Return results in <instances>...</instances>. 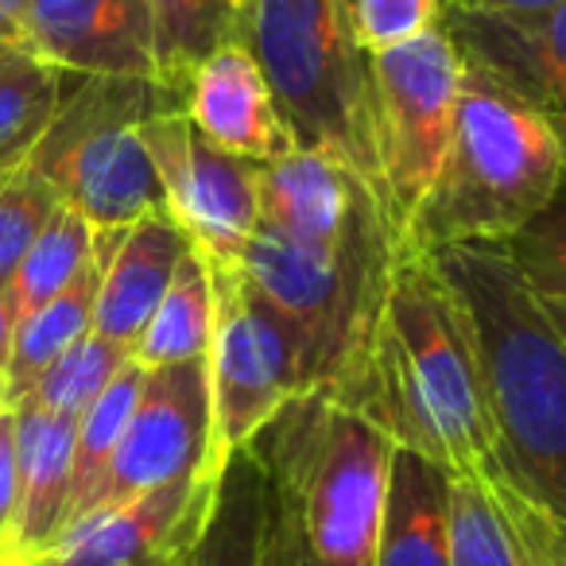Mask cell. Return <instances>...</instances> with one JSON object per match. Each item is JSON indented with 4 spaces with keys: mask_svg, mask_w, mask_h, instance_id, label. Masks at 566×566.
Listing matches in <instances>:
<instances>
[{
    "mask_svg": "<svg viewBox=\"0 0 566 566\" xmlns=\"http://www.w3.org/2000/svg\"><path fill=\"white\" fill-rule=\"evenodd\" d=\"M349 408L450 478L493 481L501 458L462 311L431 252L400 249Z\"/></svg>",
    "mask_w": 566,
    "mask_h": 566,
    "instance_id": "cell-1",
    "label": "cell"
},
{
    "mask_svg": "<svg viewBox=\"0 0 566 566\" xmlns=\"http://www.w3.org/2000/svg\"><path fill=\"white\" fill-rule=\"evenodd\" d=\"M462 311L509 481L566 520V338L501 244L431 252Z\"/></svg>",
    "mask_w": 566,
    "mask_h": 566,
    "instance_id": "cell-2",
    "label": "cell"
},
{
    "mask_svg": "<svg viewBox=\"0 0 566 566\" xmlns=\"http://www.w3.org/2000/svg\"><path fill=\"white\" fill-rule=\"evenodd\" d=\"M566 182L551 128L485 74H462L439 175L416 210L403 249L442 252L509 244Z\"/></svg>",
    "mask_w": 566,
    "mask_h": 566,
    "instance_id": "cell-3",
    "label": "cell"
},
{
    "mask_svg": "<svg viewBox=\"0 0 566 566\" xmlns=\"http://www.w3.org/2000/svg\"><path fill=\"white\" fill-rule=\"evenodd\" d=\"M244 450L295 509L323 566H377L396 442L326 392L292 400Z\"/></svg>",
    "mask_w": 566,
    "mask_h": 566,
    "instance_id": "cell-4",
    "label": "cell"
},
{
    "mask_svg": "<svg viewBox=\"0 0 566 566\" xmlns=\"http://www.w3.org/2000/svg\"><path fill=\"white\" fill-rule=\"evenodd\" d=\"M237 43L264 71L295 148L342 159L385 202L369 59L357 51L338 0H244Z\"/></svg>",
    "mask_w": 566,
    "mask_h": 566,
    "instance_id": "cell-5",
    "label": "cell"
},
{
    "mask_svg": "<svg viewBox=\"0 0 566 566\" xmlns=\"http://www.w3.org/2000/svg\"><path fill=\"white\" fill-rule=\"evenodd\" d=\"M400 249L396 233H377L315 256L264 226L244 244L237 264L300 338L307 392L354 400Z\"/></svg>",
    "mask_w": 566,
    "mask_h": 566,
    "instance_id": "cell-6",
    "label": "cell"
},
{
    "mask_svg": "<svg viewBox=\"0 0 566 566\" xmlns=\"http://www.w3.org/2000/svg\"><path fill=\"white\" fill-rule=\"evenodd\" d=\"M156 113H182V97L159 82L78 78L28 167L94 229H125L148 213H167L140 140V120Z\"/></svg>",
    "mask_w": 566,
    "mask_h": 566,
    "instance_id": "cell-7",
    "label": "cell"
},
{
    "mask_svg": "<svg viewBox=\"0 0 566 566\" xmlns=\"http://www.w3.org/2000/svg\"><path fill=\"white\" fill-rule=\"evenodd\" d=\"M213 338L206 354L213 462L226 465L292 400L307 392L300 338L241 264H210Z\"/></svg>",
    "mask_w": 566,
    "mask_h": 566,
    "instance_id": "cell-8",
    "label": "cell"
},
{
    "mask_svg": "<svg viewBox=\"0 0 566 566\" xmlns=\"http://www.w3.org/2000/svg\"><path fill=\"white\" fill-rule=\"evenodd\" d=\"M369 74L385 210L400 244H408L411 218L423 206L447 151L465 63L439 24L403 48L369 59Z\"/></svg>",
    "mask_w": 566,
    "mask_h": 566,
    "instance_id": "cell-9",
    "label": "cell"
},
{
    "mask_svg": "<svg viewBox=\"0 0 566 566\" xmlns=\"http://www.w3.org/2000/svg\"><path fill=\"white\" fill-rule=\"evenodd\" d=\"M140 140L164 187L167 218L210 264H237L260 226V167L210 144L187 113L144 117Z\"/></svg>",
    "mask_w": 566,
    "mask_h": 566,
    "instance_id": "cell-10",
    "label": "cell"
},
{
    "mask_svg": "<svg viewBox=\"0 0 566 566\" xmlns=\"http://www.w3.org/2000/svg\"><path fill=\"white\" fill-rule=\"evenodd\" d=\"M206 470H226L213 462V403L206 357L167 365V369H148L117 454L82 516L117 509L133 496Z\"/></svg>",
    "mask_w": 566,
    "mask_h": 566,
    "instance_id": "cell-11",
    "label": "cell"
},
{
    "mask_svg": "<svg viewBox=\"0 0 566 566\" xmlns=\"http://www.w3.org/2000/svg\"><path fill=\"white\" fill-rule=\"evenodd\" d=\"M221 470L179 478L71 524L32 566H182L210 520Z\"/></svg>",
    "mask_w": 566,
    "mask_h": 566,
    "instance_id": "cell-12",
    "label": "cell"
},
{
    "mask_svg": "<svg viewBox=\"0 0 566 566\" xmlns=\"http://www.w3.org/2000/svg\"><path fill=\"white\" fill-rule=\"evenodd\" d=\"M256 198L260 226L315 256H334L365 237L396 233L377 190L326 151L295 148L260 164Z\"/></svg>",
    "mask_w": 566,
    "mask_h": 566,
    "instance_id": "cell-13",
    "label": "cell"
},
{
    "mask_svg": "<svg viewBox=\"0 0 566 566\" xmlns=\"http://www.w3.org/2000/svg\"><path fill=\"white\" fill-rule=\"evenodd\" d=\"M439 24L462 63L527 105L566 156V4L543 12H462L442 4Z\"/></svg>",
    "mask_w": 566,
    "mask_h": 566,
    "instance_id": "cell-14",
    "label": "cell"
},
{
    "mask_svg": "<svg viewBox=\"0 0 566 566\" xmlns=\"http://www.w3.org/2000/svg\"><path fill=\"white\" fill-rule=\"evenodd\" d=\"M24 43L74 78L159 82L144 0H28Z\"/></svg>",
    "mask_w": 566,
    "mask_h": 566,
    "instance_id": "cell-15",
    "label": "cell"
},
{
    "mask_svg": "<svg viewBox=\"0 0 566 566\" xmlns=\"http://www.w3.org/2000/svg\"><path fill=\"white\" fill-rule=\"evenodd\" d=\"M182 113L210 144L256 167L295 151L264 71L237 40L190 74Z\"/></svg>",
    "mask_w": 566,
    "mask_h": 566,
    "instance_id": "cell-16",
    "label": "cell"
},
{
    "mask_svg": "<svg viewBox=\"0 0 566 566\" xmlns=\"http://www.w3.org/2000/svg\"><path fill=\"white\" fill-rule=\"evenodd\" d=\"M187 252V233L167 213H148L125 229H97V256H102V287L94 307L97 338L133 349Z\"/></svg>",
    "mask_w": 566,
    "mask_h": 566,
    "instance_id": "cell-17",
    "label": "cell"
},
{
    "mask_svg": "<svg viewBox=\"0 0 566 566\" xmlns=\"http://www.w3.org/2000/svg\"><path fill=\"white\" fill-rule=\"evenodd\" d=\"M12 411H17L20 512L17 532H12V551L4 563H32L66 527L78 419L43 411L32 400L12 403Z\"/></svg>",
    "mask_w": 566,
    "mask_h": 566,
    "instance_id": "cell-18",
    "label": "cell"
},
{
    "mask_svg": "<svg viewBox=\"0 0 566 566\" xmlns=\"http://www.w3.org/2000/svg\"><path fill=\"white\" fill-rule=\"evenodd\" d=\"M450 473L416 450H392L377 566H450Z\"/></svg>",
    "mask_w": 566,
    "mask_h": 566,
    "instance_id": "cell-19",
    "label": "cell"
},
{
    "mask_svg": "<svg viewBox=\"0 0 566 566\" xmlns=\"http://www.w3.org/2000/svg\"><path fill=\"white\" fill-rule=\"evenodd\" d=\"M213 338V280L210 260L190 244L171 275V287L151 311L148 326L133 346V361L140 369H167V365L202 361Z\"/></svg>",
    "mask_w": 566,
    "mask_h": 566,
    "instance_id": "cell-20",
    "label": "cell"
},
{
    "mask_svg": "<svg viewBox=\"0 0 566 566\" xmlns=\"http://www.w3.org/2000/svg\"><path fill=\"white\" fill-rule=\"evenodd\" d=\"M74 82V74L43 63L32 51L9 48L0 55V182L28 167Z\"/></svg>",
    "mask_w": 566,
    "mask_h": 566,
    "instance_id": "cell-21",
    "label": "cell"
},
{
    "mask_svg": "<svg viewBox=\"0 0 566 566\" xmlns=\"http://www.w3.org/2000/svg\"><path fill=\"white\" fill-rule=\"evenodd\" d=\"M97 287H102V256H97V237H94V260L78 280L48 300L40 311L20 318L17 338H12L9 357V392L12 403L24 400L35 388V380L86 334H94V307H97Z\"/></svg>",
    "mask_w": 566,
    "mask_h": 566,
    "instance_id": "cell-22",
    "label": "cell"
},
{
    "mask_svg": "<svg viewBox=\"0 0 566 566\" xmlns=\"http://www.w3.org/2000/svg\"><path fill=\"white\" fill-rule=\"evenodd\" d=\"M159 86L187 97V82L218 48L237 40L244 0H144Z\"/></svg>",
    "mask_w": 566,
    "mask_h": 566,
    "instance_id": "cell-23",
    "label": "cell"
},
{
    "mask_svg": "<svg viewBox=\"0 0 566 566\" xmlns=\"http://www.w3.org/2000/svg\"><path fill=\"white\" fill-rule=\"evenodd\" d=\"M260 527H264V470L252 450H237L221 470L218 496L190 566H260Z\"/></svg>",
    "mask_w": 566,
    "mask_h": 566,
    "instance_id": "cell-24",
    "label": "cell"
},
{
    "mask_svg": "<svg viewBox=\"0 0 566 566\" xmlns=\"http://www.w3.org/2000/svg\"><path fill=\"white\" fill-rule=\"evenodd\" d=\"M94 237L97 229L78 210H71V206H59L51 213L48 226L40 229V237L24 252V260H20L17 275L9 283L17 318H28L32 311H40L43 303L55 300L59 292H66L86 272L90 260H94Z\"/></svg>",
    "mask_w": 566,
    "mask_h": 566,
    "instance_id": "cell-25",
    "label": "cell"
},
{
    "mask_svg": "<svg viewBox=\"0 0 566 566\" xmlns=\"http://www.w3.org/2000/svg\"><path fill=\"white\" fill-rule=\"evenodd\" d=\"M144 377H148V369H140L136 361H128L125 369L109 380V388H105V392L78 416L66 527L86 512L90 496H94L97 485H102L105 470H109L113 454H117V447H120V434H125L128 419H133L136 400H140V392H144Z\"/></svg>",
    "mask_w": 566,
    "mask_h": 566,
    "instance_id": "cell-26",
    "label": "cell"
},
{
    "mask_svg": "<svg viewBox=\"0 0 566 566\" xmlns=\"http://www.w3.org/2000/svg\"><path fill=\"white\" fill-rule=\"evenodd\" d=\"M128 361H133V349L97 338V334H86V338L74 342V346L35 380V388L24 400L40 403L43 411H55V416L78 419L82 411L109 388V380L117 377Z\"/></svg>",
    "mask_w": 566,
    "mask_h": 566,
    "instance_id": "cell-27",
    "label": "cell"
},
{
    "mask_svg": "<svg viewBox=\"0 0 566 566\" xmlns=\"http://www.w3.org/2000/svg\"><path fill=\"white\" fill-rule=\"evenodd\" d=\"M450 566H524L509 520L489 489L473 478H450Z\"/></svg>",
    "mask_w": 566,
    "mask_h": 566,
    "instance_id": "cell-28",
    "label": "cell"
},
{
    "mask_svg": "<svg viewBox=\"0 0 566 566\" xmlns=\"http://www.w3.org/2000/svg\"><path fill=\"white\" fill-rule=\"evenodd\" d=\"M59 206L63 198L32 167H20L17 175L0 182V287L12 283L24 252L32 249V241Z\"/></svg>",
    "mask_w": 566,
    "mask_h": 566,
    "instance_id": "cell-29",
    "label": "cell"
},
{
    "mask_svg": "<svg viewBox=\"0 0 566 566\" xmlns=\"http://www.w3.org/2000/svg\"><path fill=\"white\" fill-rule=\"evenodd\" d=\"M539 300L566 303V182L509 244H501Z\"/></svg>",
    "mask_w": 566,
    "mask_h": 566,
    "instance_id": "cell-30",
    "label": "cell"
},
{
    "mask_svg": "<svg viewBox=\"0 0 566 566\" xmlns=\"http://www.w3.org/2000/svg\"><path fill=\"white\" fill-rule=\"evenodd\" d=\"M338 12L365 59L419 40L439 28L442 0H338Z\"/></svg>",
    "mask_w": 566,
    "mask_h": 566,
    "instance_id": "cell-31",
    "label": "cell"
},
{
    "mask_svg": "<svg viewBox=\"0 0 566 566\" xmlns=\"http://www.w3.org/2000/svg\"><path fill=\"white\" fill-rule=\"evenodd\" d=\"M481 485L489 489L501 516L509 520L524 566H566V520L551 516L547 509L527 501L509 481V473H501L493 481H481Z\"/></svg>",
    "mask_w": 566,
    "mask_h": 566,
    "instance_id": "cell-32",
    "label": "cell"
},
{
    "mask_svg": "<svg viewBox=\"0 0 566 566\" xmlns=\"http://www.w3.org/2000/svg\"><path fill=\"white\" fill-rule=\"evenodd\" d=\"M260 566H323L311 555L292 501L264 478V527H260Z\"/></svg>",
    "mask_w": 566,
    "mask_h": 566,
    "instance_id": "cell-33",
    "label": "cell"
},
{
    "mask_svg": "<svg viewBox=\"0 0 566 566\" xmlns=\"http://www.w3.org/2000/svg\"><path fill=\"white\" fill-rule=\"evenodd\" d=\"M20 512V458H17V411H0V563L12 551Z\"/></svg>",
    "mask_w": 566,
    "mask_h": 566,
    "instance_id": "cell-34",
    "label": "cell"
},
{
    "mask_svg": "<svg viewBox=\"0 0 566 566\" xmlns=\"http://www.w3.org/2000/svg\"><path fill=\"white\" fill-rule=\"evenodd\" d=\"M442 4L462 12H543L566 0H442Z\"/></svg>",
    "mask_w": 566,
    "mask_h": 566,
    "instance_id": "cell-35",
    "label": "cell"
},
{
    "mask_svg": "<svg viewBox=\"0 0 566 566\" xmlns=\"http://www.w3.org/2000/svg\"><path fill=\"white\" fill-rule=\"evenodd\" d=\"M24 28H28V0H0V48L28 51Z\"/></svg>",
    "mask_w": 566,
    "mask_h": 566,
    "instance_id": "cell-36",
    "label": "cell"
},
{
    "mask_svg": "<svg viewBox=\"0 0 566 566\" xmlns=\"http://www.w3.org/2000/svg\"><path fill=\"white\" fill-rule=\"evenodd\" d=\"M17 303H12L9 287H0V365L9 369V357H12V338H17Z\"/></svg>",
    "mask_w": 566,
    "mask_h": 566,
    "instance_id": "cell-37",
    "label": "cell"
},
{
    "mask_svg": "<svg viewBox=\"0 0 566 566\" xmlns=\"http://www.w3.org/2000/svg\"><path fill=\"white\" fill-rule=\"evenodd\" d=\"M543 307H547V315H551V323L563 331V338H566V303L563 300H543Z\"/></svg>",
    "mask_w": 566,
    "mask_h": 566,
    "instance_id": "cell-38",
    "label": "cell"
},
{
    "mask_svg": "<svg viewBox=\"0 0 566 566\" xmlns=\"http://www.w3.org/2000/svg\"><path fill=\"white\" fill-rule=\"evenodd\" d=\"M12 408V392H9V373H4V365H0V411Z\"/></svg>",
    "mask_w": 566,
    "mask_h": 566,
    "instance_id": "cell-39",
    "label": "cell"
},
{
    "mask_svg": "<svg viewBox=\"0 0 566 566\" xmlns=\"http://www.w3.org/2000/svg\"><path fill=\"white\" fill-rule=\"evenodd\" d=\"M0 566H32V563H0Z\"/></svg>",
    "mask_w": 566,
    "mask_h": 566,
    "instance_id": "cell-40",
    "label": "cell"
},
{
    "mask_svg": "<svg viewBox=\"0 0 566 566\" xmlns=\"http://www.w3.org/2000/svg\"><path fill=\"white\" fill-rule=\"evenodd\" d=\"M4 51H9V48H0V55H4Z\"/></svg>",
    "mask_w": 566,
    "mask_h": 566,
    "instance_id": "cell-41",
    "label": "cell"
},
{
    "mask_svg": "<svg viewBox=\"0 0 566 566\" xmlns=\"http://www.w3.org/2000/svg\"><path fill=\"white\" fill-rule=\"evenodd\" d=\"M182 566H190V563H182Z\"/></svg>",
    "mask_w": 566,
    "mask_h": 566,
    "instance_id": "cell-42",
    "label": "cell"
}]
</instances>
